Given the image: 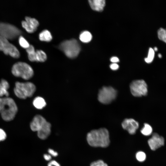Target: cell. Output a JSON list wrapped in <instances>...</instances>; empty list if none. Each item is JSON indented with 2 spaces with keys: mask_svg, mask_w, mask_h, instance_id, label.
Returning a JSON list of instances; mask_svg holds the SVG:
<instances>
[{
  "mask_svg": "<svg viewBox=\"0 0 166 166\" xmlns=\"http://www.w3.org/2000/svg\"><path fill=\"white\" fill-rule=\"evenodd\" d=\"M109 132L105 128L93 130L87 135L88 144L93 147L106 148L109 145L110 140Z\"/></svg>",
  "mask_w": 166,
  "mask_h": 166,
  "instance_id": "6da1fadb",
  "label": "cell"
},
{
  "mask_svg": "<svg viewBox=\"0 0 166 166\" xmlns=\"http://www.w3.org/2000/svg\"><path fill=\"white\" fill-rule=\"evenodd\" d=\"M30 128L32 131L37 132L38 137L42 140L47 139L51 133V124L40 115L34 117L30 122Z\"/></svg>",
  "mask_w": 166,
  "mask_h": 166,
  "instance_id": "7a4b0ae2",
  "label": "cell"
},
{
  "mask_svg": "<svg viewBox=\"0 0 166 166\" xmlns=\"http://www.w3.org/2000/svg\"><path fill=\"white\" fill-rule=\"evenodd\" d=\"M17 111V106L13 99L8 97H0V113L4 120H13Z\"/></svg>",
  "mask_w": 166,
  "mask_h": 166,
  "instance_id": "3957f363",
  "label": "cell"
},
{
  "mask_svg": "<svg viewBox=\"0 0 166 166\" xmlns=\"http://www.w3.org/2000/svg\"><path fill=\"white\" fill-rule=\"evenodd\" d=\"M36 88L32 82H17L15 84L14 92L19 98L25 99L32 97L35 91Z\"/></svg>",
  "mask_w": 166,
  "mask_h": 166,
  "instance_id": "277c9868",
  "label": "cell"
},
{
  "mask_svg": "<svg viewBox=\"0 0 166 166\" xmlns=\"http://www.w3.org/2000/svg\"><path fill=\"white\" fill-rule=\"evenodd\" d=\"M59 48L67 57L71 58L76 57L81 50L79 43L73 39L62 42L59 45Z\"/></svg>",
  "mask_w": 166,
  "mask_h": 166,
  "instance_id": "5b68a950",
  "label": "cell"
},
{
  "mask_svg": "<svg viewBox=\"0 0 166 166\" xmlns=\"http://www.w3.org/2000/svg\"><path fill=\"white\" fill-rule=\"evenodd\" d=\"M11 72L14 76L28 80L32 77L34 72L31 66L28 64L18 62L13 65Z\"/></svg>",
  "mask_w": 166,
  "mask_h": 166,
  "instance_id": "8992f818",
  "label": "cell"
},
{
  "mask_svg": "<svg viewBox=\"0 0 166 166\" xmlns=\"http://www.w3.org/2000/svg\"><path fill=\"white\" fill-rule=\"evenodd\" d=\"M117 95V91L112 87L104 86L99 91L98 99L102 104H109L115 99Z\"/></svg>",
  "mask_w": 166,
  "mask_h": 166,
  "instance_id": "52a82bcc",
  "label": "cell"
},
{
  "mask_svg": "<svg viewBox=\"0 0 166 166\" xmlns=\"http://www.w3.org/2000/svg\"><path fill=\"white\" fill-rule=\"evenodd\" d=\"M21 32L14 26L0 22V36L7 39H14L18 36Z\"/></svg>",
  "mask_w": 166,
  "mask_h": 166,
  "instance_id": "ba28073f",
  "label": "cell"
},
{
  "mask_svg": "<svg viewBox=\"0 0 166 166\" xmlns=\"http://www.w3.org/2000/svg\"><path fill=\"white\" fill-rule=\"evenodd\" d=\"M130 88L132 94L135 97H140L147 94V85L143 80L132 81L130 84Z\"/></svg>",
  "mask_w": 166,
  "mask_h": 166,
  "instance_id": "9c48e42d",
  "label": "cell"
},
{
  "mask_svg": "<svg viewBox=\"0 0 166 166\" xmlns=\"http://www.w3.org/2000/svg\"><path fill=\"white\" fill-rule=\"evenodd\" d=\"M0 51H2L6 55H9L14 58L20 56L19 52L17 48L10 43L8 39L0 36Z\"/></svg>",
  "mask_w": 166,
  "mask_h": 166,
  "instance_id": "30bf717a",
  "label": "cell"
},
{
  "mask_svg": "<svg viewBox=\"0 0 166 166\" xmlns=\"http://www.w3.org/2000/svg\"><path fill=\"white\" fill-rule=\"evenodd\" d=\"M22 27L29 33H33L37 29L39 25L38 21L34 18L26 17L25 20L22 22Z\"/></svg>",
  "mask_w": 166,
  "mask_h": 166,
  "instance_id": "8fae6325",
  "label": "cell"
},
{
  "mask_svg": "<svg viewBox=\"0 0 166 166\" xmlns=\"http://www.w3.org/2000/svg\"><path fill=\"white\" fill-rule=\"evenodd\" d=\"M148 143L152 150H155L164 144V140L156 133L152 134V137L148 140Z\"/></svg>",
  "mask_w": 166,
  "mask_h": 166,
  "instance_id": "7c38bea8",
  "label": "cell"
},
{
  "mask_svg": "<svg viewBox=\"0 0 166 166\" xmlns=\"http://www.w3.org/2000/svg\"><path fill=\"white\" fill-rule=\"evenodd\" d=\"M122 126L129 134L133 135L136 133V130L138 128L139 124L133 119H125L122 122Z\"/></svg>",
  "mask_w": 166,
  "mask_h": 166,
  "instance_id": "4fadbf2b",
  "label": "cell"
},
{
  "mask_svg": "<svg viewBox=\"0 0 166 166\" xmlns=\"http://www.w3.org/2000/svg\"><path fill=\"white\" fill-rule=\"evenodd\" d=\"M89 5L93 10L98 11H102L105 5V0H89Z\"/></svg>",
  "mask_w": 166,
  "mask_h": 166,
  "instance_id": "5bb4252c",
  "label": "cell"
},
{
  "mask_svg": "<svg viewBox=\"0 0 166 166\" xmlns=\"http://www.w3.org/2000/svg\"><path fill=\"white\" fill-rule=\"evenodd\" d=\"M9 88V85L8 82L5 80L2 79L0 82V97L4 96L8 97L9 95L8 89Z\"/></svg>",
  "mask_w": 166,
  "mask_h": 166,
  "instance_id": "9a60e30c",
  "label": "cell"
},
{
  "mask_svg": "<svg viewBox=\"0 0 166 166\" xmlns=\"http://www.w3.org/2000/svg\"><path fill=\"white\" fill-rule=\"evenodd\" d=\"M33 105L37 109H41L46 105L45 100L42 97H35L33 101Z\"/></svg>",
  "mask_w": 166,
  "mask_h": 166,
  "instance_id": "2e32d148",
  "label": "cell"
},
{
  "mask_svg": "<svg viewBox=\"0 0 166 166\" xmlns=\"http://www.w3.org/2000/svg\"><path fill=\"white\" fill-rule=\"evenodd\" d=\"M39 39L43 41L49 42L52 39V36L49 31L45 30L41 32L39 34Z\"/></svg>",
  "mask_w": 166,
  "mask_h": 166,
  "instance_id": "e0dca14e",
  "label": "cell"
},
{
  "mask_svg": "<svg viewBox=\"0 0 166 166\" xmlns=\"http://www.w3.org/2000/svg\"><path fill=\"white\" fill-rule=\"evenodd\" d=\"M92 36L91 33L87 31L82 32L79 36V39L81 41L84 43H88L92 40Z\"/></svg>",
  "mask_w": 166,
  "mask_h": 166,
  "instance_id": "ac0fdd59",
  "label": "cell"
},
{
  "mask_svg": "<svg viewBox=\"0 0 166 166\" xmlns=\"http://www.w3.org/2000/svg\"><path fill=\"white\" fill-rule=\"evenodd\" d=\"M26 51L28 53V58L31 61H36V51L34 47L30 45L29 47L26 49Z\"/></svg>",
  "mask_w": 166,
  "mask_h": 166,
  "instance_id": "d6986e66",
  "label": "cell"
},
{
  "mask_svg": "<svg viewBox=\"0 0 166 166\" xmlns=\"http://www.w3.org/2000/svg\"><path fill=\"white\" fill-rule=\"evenodd\" d=\"M36 60L37 62H43L47 59V56L44 52L39 50L36 51Z\"/></svg>",
  "mask_w": 166,
  "mask_h": 166,
  "instance_id": "ffe728a7",
  "label": "cell"
},
{
  "mask_svg": "<svg viewBox=\"0 0 166 166\" xmlns=\"http://www.w3.org/2000/svg\"><path fill=\"white\" fill-rule=\"evenodd\" d=\"M152 129L151 126L147 123L144 124V127L141 130V133L145 136H149L152 133Z\"/></svg>",
  "mask_w": 166,
  "mask_h": 166,
  "instance_id": "44dd1931",
  "label": "cell"
},
{
  "mask_svg": "<svg viewBox=\"0 0 166 166\" xmlns=\"http://www.w3.org/2000/svg\"><path fill=\"white\" fill-rule=\"evenodd\" d=\"M157 34L159 39L166 43V29L160 28L158 30Z\"/></svg>",
  "mask_w": 166,
  "mask_h": 166,
  "instance_id": "7402d4cb",
  "label": "cell"
},
{
  "mask_svg": "<svg viewBox=\"0 0 166 166\" xmlns=\"http://www.w3.org/2000/svg\"><path fill=\"white\" fill-rule=\"evenodd\" d=\"M154 55L155 52L153 49L151 48H150L149 49L147 57L144 59L145 62L148 63L152 62L154 59Z\"/></svg>",
  "mask_w": 166,
  "mask_h": 166,
  "instance_id": "603a6c76",
  "label": "cell"
},
{
  "mask_svg": "<svg viewBox=\"0 0 166 166\" xmlns=\"http://www.w3.org/2000/svg\"><path fill=\"white\" fill-rule=\"evenodd\" d=\"M18 41L20 45L24 48L26 49L30 45L27 40L22 36L19 37Z\"/></svg>",
  "mask_w": 166,
  "mask_h": 166,
  "instance_id": "cb8c5ba5",
  "label": "cell"
},
{
  "mask_svg": "<svg viewBox=\"0 0 166 166\" xmlns=\"http://www.w3.org/2000/svg\"><path fill=\"white\" fill-rule=\"evenodd\" d=\"M136 157L138 161L140 162H143L145 160L146 156L144 152L140 151L136 153Z\"/></svg>",
  "mask_w": 166,
  "mask_h": 166,
  "instance_id": "d4e9b609",
  "label": "cell"
},
{
  "mask_svg": "<svg viewBox=\"0 0 166 166\" xmlns=\"http://www.w3.org/2000/svg\"><path fill=\"white\" fill-rule=\"evenodd\" d=\"M90 166H108L107 164L101 160H99L92 162Z\"/></svg>",
  "mask_w": 166,
  "mask_h": 166,
  "instance_id": "484cf974",
  "label": "cell"
},
{
  "mask_svg": "<svg viewBox=\"0 0 166 166\" xmlns=\"http://www.w3.org/2000/svg\"><path fill=\"white\" fill-rule=\"evenodd\" d=\"M6 136V134L5 131L2 129L0 128V141L5 140Z\"/></svg>",
  "mask_w": 166,
  "mask_h": 166,
  "instance_id": "4316f807",
  "label": "cell"
},
{
  "mask_svg": "<svg viewBox=\"0 0 166 166\" xmlns=\"http://www.w3.org/2000/svg\"><path fill=\"white\" fill-rule=\"evenodd\" d=\"M47 166H61L60 164L54 160H51L49 161Z\"/></svg>",
  "mask_w": 166,
  "mask_h": 166,
  "instance_id": "83f0119b",
  "label": "cell"
},
{
  "mask_svg": "<svg viewBox=\"0 0 166 166\" xmlns=\"http://www.w3.org/2000/svg\"><path fill=\"white\" fill-rule=\"evenodd\" d=\"M48 152L50 155L52 156L56 157L58 155L57 152L52 148H49L48 150Z\"/></svg>",
  "mask_w": 166,
  "mask_h": 166,
  "instance_id": "f1b7e54d",
  "label": "cell"
},
{
  "mask_svg": "<svg viewBox=\"0 0 166 166\" xmlns=\"http://www.w3.org/2000/svg\"><path fill=\"white\" fill-rule=\"evenodd\" d=\"M110 67L111 69L116 70L118 69L119 66L116 63H113L110 65Z\"/></svg>",
  "mask_w": 166,
  "mask_h": 166,
  "instance_id": "f546056e",
  "label": "cell"
},
{
  "mask_svg": "<svg viewBox=\"0 0 166 166\" xmlns=\"http://www.w3.org/2000/svg\"><path fill=\"white\" fill-rule=\"evenodd\" d=\"M43 157L44 159L46 161H50L51 160L52 156L49 154H44Z\"/></svg>",
  "mask_w": 166,
  "mask_h": 166,
  "instance_id": "4dcf8cb0",
  "label": "cell"
},
{
  "mask_svg": "<svg viewBox=\"0 0 166 166\" xmlns=\"http://www.w3.org/2000/svg\"><path fill=\"white\" fill-rule=\"evenodd\" d=\"M111 62L113 63H116L119 61V60L118 57H112L110 59Z\"/></svg>",
  "mask_w": 166,
  "mask_h": 166,
  "instance_id": "1f68e13d",
  "label": "cell"
},
{
  "mask_svg": "<svg viewBox=\"0 0 166 166\" xmlns=\"http://www.w3.org/2000/svg\"><path fill=\"white\" fill-rule=\"evenodd\" d=\"M153 50L154 51H156L158 50V49L156 47H155Z\"/></svg>",
  "mask_w": 166,
  "mask_h": 166,
  "instance_id": "d6a6232c",
  "label": "cell"
},
{
  "mask_svg": "<svg viewBox=\"0 0 166 166\" xmlns=\"http://www.w3.org/2000/svg\"><path fill=\"white\" fill-rule=\"evenodd\" d=\"M158 56L160 58H161L162 57V55L160 53H159L158 54Z\"/></svg>",
  "mask_w": 166,
  "mask_h": 166,
  "instance_id": "836d02e7",
  "label": "cell"
}]
</instances>
